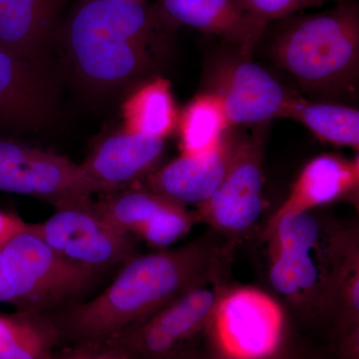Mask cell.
I'll list each match as a JSON object with an SVG mask.
<instances>
[{"label": "cell", "instance_id": "e0dca14e", "mask_svg": "<svg viewBox=\"0 0 359 359\" xmlns=\"http://www.w3.org/2000/svg\"><path fill=\"white\" fill-rule=\"evenodd\" d=\"M61 342L55 320L41 311L0 313V359H52Z\"/></svg>", "mask_w": 359, "mask_h": 359}, {"label": "cell", "instance_id": "d4e9b609", "mask_svg": "<svg viewBox=\"0 0 359 359\" xmlns=\"http://www.w3.org/2000/svg\"><path fill=\"white\" fill-rule=\"evenodd\" d=\"M52 359H133L119 347L104 342L73 344L56 351Z\"/></svg>", "mask_w": 359, "mask_h": 359}, {"label": "cell", "instance_id": "7c38bea8", "mask_svg": "<svg viewBox=\"0 0 359 359\" xmlns=\"http://www.w3.org/2000/svg\"><path fill=\"white\" fill-rule=\"evenodd\" d=\"M164 148V139L124 128L101 141L81 166L100 192L114 193L148 176Z\"/></svg>", "mask_w": 359, "mask_h": 359}, {"label": "cell", "instance_id": "d6986e66", "mask_svg": "<svg viewBox=\"0 0 359 359\" xmlns=\"http://www.w3.org/2000/svg\"><path fill=\"white\" fill-rule=\"evenodd\" d=\"M337 339L359 330V252L355 231H340L330 316Z\"/></svg>", "mask_w": 359, "mask_h": 359}, {"label": "cell", "instance_id": "277c9868", "mask_svg": "<svg viewBox=\"0 0 359 359\" xmlns=\"http://www.w3.org/2000/svg\"><path fill=\"white\" fill-rule=\"evenodd\" d=\"M339 231L309 212L287 214L266 226L271 287L311 316H330Z\"/></svg>", "mask_w": 359, "mask_h": 359}, {"label": "cell", "instance_id": "5b68a950", "mask_svg": "<svg viewBox=\"0 0 359 359\" xmlns=\"http://www.w3.org/2000/svg\"><path fill=\"white\" fill-rule=\"evenodd\" d=\"M216 278L189 290L108 342L133 359H189L197 355L196 344L212 330L215 311L224 290Z\"/></svg>", "mask_w": 359, "mask_h": 359}, {"label": "cell", "instance_id": "44dd1931", "mask_svg": "<svg viewBox=\"0 0 359 359\" xmlns=\"http://www.w3.org/2000/svg\"><path fill=\"white\" fill-rule=\"evenodd\" d=\"M182 154L202 155L218 147L230 128L221 100L212 92L195 97L179 117Z\"/></svg>", "mask_w": 359, "mask_h": 359}, {"label": "cell", "instance_id": "7402d4cb", "mask_svg": "<svg viewBox=\"0 0 359 359\" xmlns=\"http://www.w3.org/2000/svg\"><path fill=\"white\" fill-rule=\"evenodd\" d=\"M174 203L152 191L130 190L111 193L95 203V208L98 214L118 230L136 236L158 212Z\"/></svg>", "mask_w": 359, "mask_h": 359}, {"label": "cell", "instance_id": "cb8c5ba5", "mask_svg": "<svg viewBox=\"0 0 359 359\" xmlns=\"http://www.w3.org/2000/svg\"><path fill=\"white\" fill-rule=\"evenodd\" d=\"M238 6L255 18L269 23L304 9L320 7L339 0H236Z\"/></svg>", "mask_w": 359, "mask_h": 359}, {"label": "cell", "instance_id": "4316f807", "mask_svg": "<svg viewBox=\"0 0 359 359\" xmlns=\"http://www.w3.org/2000/svg\"><path fill=\"white\" fill-rule=\"evenodd\" d=\"M0 302L15 304V295H14L13 289H11V285L7 282L6 276H4L1 249H0Z\"/></svg>", "mask_w": 359, "mask_h": 359}, {"label": "cell", "instance_id": "8fae6325", "mask_svg": "<svg viewBox=\"0 0 359 359\" xmlns=\"http://www.w3.org/2000/svg\"><path fill=\"white\" fill-rule=\"evenodd\" d=\"M240 141L241 138L226 133L211 152L195 156L181 154L148 175L149 190L182 205L203 204L223 182Z\"/></svg>", "mask_w": 359, "mask_h": 359}, {"label": "cell", "instance_id": "9a60e30c", "mask_svg": "<svg viewBox=\"0 0 359 359\" xmlns=\"http://www.w3.org/2000/svg\"><path fill=\"white\" fill-rule=\"evenodd\" d=\"M359 158L349 160L320 155L309 161L295 180L287 200L269 219L268 226L287 214L309 212L358 194Z\"/></svg>", "mask_w": 359, "mask_h": 359}, {"label": "cell", "instance_id": "484cf974", "mask_svg": "<svg viewBox=\"0 0 359 359\" xmlns=\"http://www.w3.org/2000/svg\"><path fill=\"white\" fill-rule=\"evenodd\" d=\"M26 226L27 223L20 217L0 210V249Z\"/></svg>", "mask_w": 359, "mask_h": 359}, {"label": "cell", "instance_id": "ba28073f", "mask_svg": "<svg viewBox=\"0 0 359 359\" xmlns=\"http://www.w3.org/2000/svg\"><path fill=\"white\" fill-rule=\"evenodd\" d=\"M283 313L275 299L254 287L224 290L212 332L221 353L259 358L282 347Z\"/></svg>", "mask_w": 359, "mask_h": 359}, {"label": "cell", "instance_id": "52a82bcc", "mask_svg": "<svg viewBox=\"0 0 359 359\" xmlns=\"http://www.w3.org/2000/svg\"><path fill=\"white\" fill-rule=\"evenodd\" d=\"M28 226L66 259L95 273L134 257L131 235L104 219L95 203L56 210L50 218Z\"/></svg>", "mask_w": 359, "mask_h": 359}, {"label": "cell", "instance_id": "2e32d148", "mask_svg": "<svg viewBox=\"0 0 359 359\" xmlns=\"http://www.w3.org/2000/svg\"><path fill=\"white\" fill-rule=\"evenodd\" d=\"M63 0H0V49L32 61L50 36Z\"/></svg>", "mask_w": 359, "mask_h": 359}, {"label": "cell", "instance_id": "ac0fdd59", "mask_svg": "<svg viewBox=\"0 0 359 359\" xmlns=\"http://www.w3.org/2000/svg\"><path fill=\"white\" fill-rule=\"evenodd\" d=\"M122 114L125 129L165 140L179 122L171 84L158 77L142 85L123 104Z\"/></svg>", "mask_w": 359, "mask_h": 359}, {"label": "cell", "instance_id": "6da1fadb", "mask_svg": "<svg viewBox=\"0 0 359 359\" xmlns=\"http://www.w3.org/2000/svg\"><path fill=\"white\" fill-rule=\"evenodd\" d=\"M224 252L212 240L129 259L109 287L55 320L72 344L104 342L216 278Z\"/></svg>", "mask_w": 359, "mask_h": 359}, {"label": "cell", "instance_id": "30bf717a", "mask_svg": "<svg viewBox=\"0 0 359 359\" xmlns=\"http://www.w3.org/2000/svg\"><path fill=\"white\" fill-rule=\"evenodd\" d=\"M250 56L224 66L218 73L216 94L230 126L263 124L283 118L292 96L268 70Z\"/></svg>", "mask_w": 359, "mask_h": 359}, {"label": "cell", "instance_id": "ffe728a7", "mask_svg": "<svg viewBox=\"0 0 359 359\" xmlns=\"http://www.w3.org/2000/svg\"><path fill=\"white\" fill-rule=\"evenodd\" d=\"M283 118L301 122L320 140L358 151L359 111L355 108L292 97Z\"/></svg>", "mask_w": 359, "mask_h": 359}, {"label": "cell", "instance_id": "9c48e42d", "mask_svg": "<svg viewBox=\"0 0 359 359\" xmlns=\"http://www.w3.org/2000/svg\"><path fill=\"white\" fill-rule=\"evenodd\" d=\"M263 142L259 135L241 138L228 173L198 215L219 233L244 235L263 212Z\"/></svg>", "mask_w": 359, "mask_h": 359}, {"label": "cell", "instance_id": "4fadbf2b", "mask_svg": "<svg viewBox=\"0 0 359 359\" xmlns=\"http://www.w3.org/2000/svg\"><path fill=\"white\" fill-rule=\"evenodd\" d=\"M156 4L175 25L216 35L245 56L252 55L268 25L236 0H156Z\"/></svg>", "mask_w": 359, "mask_h": 359}, {"label": "cell", "instance_id": "5bb4252c", "mask_svg": "<svg viewBox=\"0 0 359 359\" xmlns=\"http://www.w3.org/2000/svg\"><path fill=\"white\" fill-rule=\"evenodd\" d=\"M52 109L53 95L42 71L0 49V122L32 128L50 119Z\"/></svg>", "mask_w": 359, "mask_h": 359}, {"label": "cell", "instance_id": "3957f363", "mask_svg": "<svg viewBox=\"0 0 359 359\" xmlns=\"http://www.w3.org/2000/svg\"><path fill=\"white\" fill-rule=\"evenodd\" d=\"M271 53L306 91L334 99L353 94L359 74V6L339 0L327 11L268 23Z\"/></svg>", "mask_w": 359, "mask_h": 359}, {"label": "cell", "instance_id": "8992f818", "mask_svg": "<svg viewBox=\"0 0 359 359\" xmlns=\"http://www.w3.org/2000/svg\"><path fill=\"white\" fill-rule=\"evenodd\" d=\"M4 276L18 308L41 311L80 294L95 271L56 252L26 226L1 249Z\"/></svg>", "mask_w": 359, "mask_h": 359}, {"label": "cell", "instance_id": "83f0119b", "mask_svg": "<svg viewBox=\"0 0 359 359\" xmlns=\"http://www.w3.org/2000/svg\"><path fill=\"white\" fill-rule=\"evenodd\" d=\"M189 359H294L292 358V354L285 351L283 347H280L278 351H276V353L269 354V355L264 356V358H235V356L226 355V354L222 353L221 355L216 356V358H203L202 356L195 355L193 358Z\"/></svg>", "mask_w": 359, "mask_h": 359}, {"label": "cell", "instance_id": "603a6c76", "mask_svg": "<svg viewBox=\"0 0 359 359\" xmlns=\"http://www.w3.org/2000/svg\"><path fill=\"white\" fill-rule=\"evenodd\" d=\"M199 221L198 212L193 214L185 205L175 202L158 212L136 236L153 247L167 248L183 238Z\"/></svg>", "mask_w": 359, "mask_h": 359}, {"label": "cell", "instance_id": "7a4b0ae2", "mask_svg": "<svg viewBox=\"0 0 359 359\" xmlns=\"http://www.w3.org/2000/svg\"><path fill=\"white\" fill-rule=\"evenodd\" d=\"M177 26L148 0H80L65 43L80 80L107 91L147 73Z\"/></svg>", "mask_w": 359, "mask_h": 359}]
</instances>
